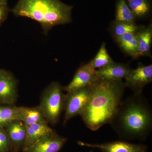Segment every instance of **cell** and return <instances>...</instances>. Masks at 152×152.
<instances>
[{
    "label": "cell",
    "instance_id": "obj_2",
    "mask_svg": "<svg viewBox=\"0 0 152 152\" xmlns=\"http://www.w3.org/2000/svg\"><path fill=\"white\" fill-rule=\"evenodd\" d=\"M121 139L144 141L152 129V109L142 92L123 101L110 123Z\"/></svg>",
    "mask_w": 152,
    "mask_h": 152
},
{
    "label": "cell",
    "instance_id": "obj_9",
    "mask_svg": "<svg viewBox=\"0 0 152 152\" xmlns=\"http://www.w3.org/2000/svg\"><path fill=\"white\" fill-rule=\"evenodd\" d=\"M67 139L56 132L45 136L22 152H58L64 146Z\"/></svg>",
    "mask_w": 152,
    "mask_h": 152
},
{
    "label": "cell",
    "instance_id": "obj_14",
    "mask_svg": "<svg viewBox=\"0 0 152 152\" xmlns=\"http://www.w3.org/2000/svg\"><path fill=\"white\" fill-rule=\"evenodd\" d=\"M115 40L120 48L128 56L133 59H138L140 57L136 33L125 34L116 38Z\"/></svg>",
    "mask_w": 152,
    "mask_h": 152
},
{
    "label": "cell",
    "instance_id": "obj_3",
    "mask_svg": "<svg viewBox=\"0 0 152 152\" xmlns=\"http://www.w3.org/2000/svg\"><path fill=\"white\" fill-rule=\"evenodd\" d=\"M72 9L60 0H19L12 12L38 22L47 34L55 26L70 23Z\"/></svg>",
    "mask_w": 152,
    "mask_h": 152
},
{
    "label": "cell",
    "instance_id": "obj_22",
    "mask_svg": "<svg viewBox=\"0 0 152 152\" xmlns=\"http://www.w3.org/2000/svg\"><path fill=\"white\" fill-rule=\"evenodd\" d=\"M11 152V145L4 128H0V152Z\"/></svg>",
    "mask_w": 152,
    "mask_h": 152
},
{
    "label": "cell",
    "instance_id": "obj_25",
    "mask_svg": "<svg viewBox=\"0 0 152 152\" xmlns=\"http://www.w3.org/2000/svg\"><path fill=\"white\" fill-rule=\"evenodd\" d=\"M5 71L2 70L0 69V78L1 77L3 73H4V72Z\"/></svg>",
    "mask_w": 152,
    "mask_h": 152
},
{
    "label": "cell",
    "instance_id": "obj_7",
    "mask_svg": "<svg viewBox=\"0 0 152 152\" xmlns=\"http://www.w3.org/2000/svg\"><path fill=\"white\" fill-rule=\"evenodd\" d=\"M96 70L90 61L83 65L76 71L70 83L63 87L64 91L70 92L90 86L99 79L96 75Z\"/></svg>",
    "mask_w": 152,
    "mask_h": 152
},
{
    "label": "cell",
    "instance_id": "obj_20",
    "mask_svg": "<svg viewBox=\"0 0 152 152\" xmlns=\"http://www.w3.org/2000/svg\"><path fill=\"white\" fill-rule=\"evenodd\" d=\"M136 20L135 17L127 4L126 0H117L115 20L126 23H135Z\"/></svg>",
    "mask_w": 152,
    "mask_h": 152
},
{
    "label": "cell",
    "instance_id": "obj_13",
    "mask_svg": "<svg viewBox=\"0 0 152 152\" xmlns=\"http://www.w3.org/2000/svg\"><path fill=\"white\" fill-rule=\"evenodd\" d=\"M26 137L22 151L26 150L45 136L55 131L47 121L37 123L26 126Z\"/></svg>",
    "mask_w": 152,
    "mask_h": 152
},
{
    "label": "cell",
    "instance_id": "obj_15",
    "mask_svg": "<svg viewBox=\"0 0 152 152\" xmlns=\"http://www.w3.org/2000/svg\"><path fill=\"white\" fill-rule=\"evenodd\" d=\"M19 120L26 126L46 121L39 106L34 107H19Z\"/></svg>",
    "mask_w": 152,
    "mask_h": 152
},
{
    "label": "cell",
    "instance_id": "obj_1",
    "mask_svg": "<svg viewBox=\"0 0 152 152\" xmlns=\"http://www.w3.org/2000/svg\"><path fill=\"white\" fill-rule=\"evenodd\" d=\"M90 86L88 102L80 115L87 127L96 131L110 122L123 101L126 87L123 80L100 79Z\"/></svg>",
    "mask_w": 152,
    "mask_h": 152
},
{
    "label": "cell",
    "instance_id": "obj_16",
    "mask_svg": "<svg viewBox=\"0 0 152 152\" xmlns=\"http://www.w3.org/2000/svg\"><path fill=\"white\" fill-rule=\"evenodd\" d=\"M137 38L139 53L141 56L151 58L152 42V24L143 26L138 32L136 33Z\"/></svg>",
    "mask_w": 152,
    "mask_h": 152
},
{
    "label": "cell",
    "instance_id": "obj_26",
    "mask_svg": "<svg viewBox=\"0 0 152 152\" xmlns=\"http://www.w3.org/2000/svg\"><path fill=\"white\" fill-rule=\"evenodd\" d=\"M90 152H93V151H90Z\"/></svg>",
    "mask_w": 152,
    "mask_h": 152
},
{
    "label": "cell",
    "instance_id": "obj_19",
    "mask_svg": "<svg viewBox=\"0 0 152 152\" xmlns=\"http://www.w3.org/2000/svg\"><path fill=\"white\" fill-rule=\"evenodd\" d=\"M19 107L15 104H0V128H4L12 121L19 120Z\"/></svg>",
    "mask_w": 152,
    "mask_h": 152
},
{
    "label": "cell",
    "instance_id": "obj_6",
    "mask_svg": "<svg viewBox=\"0 0 152 152\" xmlns=\"http://www.w3.org/2000/svg\"><path fill=\"white\" fill-rule=\"evenodd\" d=\"M127 88L134 93L142 92L144 87L152 82V65H145L139 63L137 67L132 69L129 76L125 79Z\"/></svg>",
    "mask_w": 152,
    "mask_h": 152
},
{
    "label": "cell",
    "instance_id": "obj_10",
    "mask_svg": "<svg viewBox=\"0 0 152 152\" xmlns=\"http://www.w3.org/2000/svg\"><path fill=\"white\" fill-rule=\"evenodd\" d=\"M11 145V152L22 151L26 137V126L22 121L14 120L4 127Z\"/></svg>",
    "mask_w": 152,
    "mask_h": 152
},
{
    "label": "cell",
    "instance_id": "obj_23",
    "mask_svg": "<svg viewBox=\"0 0 152 152\" xmlns=\"http://www.w3.org/2000/svg\"><path fill=\"white\" fill-rule=\"evenodd\" d=\"M7 11V4H0V23H1L6 16Z\"/></svg>",
    "mask_w": 152,
    "mask_h": 152
},
{
    "label": "cell",
    "instance_id": "obj_5",
    "mask_svg": "<svg viewBox=\"0 0 152 152\" xmlns=\"http://www.w3.org/2000/svg\"><path fill=\"white\" fill-rule=\"evenodd\" d=\"M90 93V86L67 93L65 99L64 124L72 118L80 115L83 111L88 102Z\"/></svg>",
    "mask_w": 152,
    "mask_h": 152
},
{
    "label": "cell",
    "instance_id": "obj_11",
    "mask_svg": "<svg viewBox=\"0 0 152 152\" xmlns=\"http://www.w3.org/2000/svg\"><path fill=\"white\" fill-rule=\"evenodd\" d=\"M18 96L16 80L12 75L4 71L0 78V104H15Z\"/></svg>",
    "mask_w": 152,
    "mask_h": 152
},
{
    "label": "cell",
    "instance_id": "obj_12",
    "mask_svg": "<svg viewBox=\"0 0 152 152\" xmlns=\"http://www.w3.org/2000/svg\"><path fill=\"white\" fill-rule=\"evenodd\" d=\"M132 69L128 64L115 62L100 69H96V75L99 79L107 80H120L125 79Z\"/></svg>",
    "mask_w": 152,
    "mask_h": 152
},
{
    "label": "cell",
    "instance_id": "obj_8",
    "mask_svg": "<svg viewBox=\"0 0 152 152\" xmlns=\"http://www.w3.org/2000/svg\"><path fill=\"white\" fill-rule=\"evenodd\" d=\"M82 146L97 148L102 152H147V147L142 144L131 143L125 141H117L102 144H91L79 142Z\"/></svg>",
    "mask_w": 152,
    "mask_h": 152
},
{
    "label": "cell",
    "instance_id": "obj_17",
    "mask_svg": "<svg viewBox=\"0 0 152 152\" xmlns=\"http://www.w3.org/2000/svg\"><path fill=\"white\" fill-rule=\"evenodd\" d=\"M129 8L137 19H144L149 16L152 6L150 0H126Z\"/></svg>",
    "mask_w": 152,
    "mask_h": 152
},
{
    "label": "cell",
    "instance_id": "obj_21",
    "mask_svg": "<svg viewBox=\"0 0 152 152\" xmlns=\"http://www.w3.org/2000/svg\"><path fill=\"white\" fill-rule=\"evenodd\" d=\"M113 60L109 55L106 44L103 42L97 53L91 61V64L95 69H100L113 62Z\"/></svg>",
    "mask_w": 152,
    "mask_h": 152
},
{
    "label": "cell",
    "instance_id": "obj_4",
    "mask_svg": "<svg viewBox=\"0 0 152 152\" xmlns=\"http://www.w3.org/2000/svg\"><path fill=\"white\" fill-rule=\"evenodd\" d=\"M63 87L58 82H53L45 89L40 98V107L46 121L55 126L59 121L64 109L66 95Z\"/></svg>",
    "mask_w": 152,
    "mask_h": 152
},
{
    "label": "cell",
    "instance_id": "obj_24",
    "mask_svg": "<svg viewBox=\"0 0 152 152\" xmlns=\"http://www.w3.org/2000/svg\"><path fill=\"white\" fill-rule=\"evenodd\" d=\"M0 4H7V0H0Z\"/></svg>",
    "mask_w": 152,
    "mask_h": 152
},
{
    "label": "cell",
    "instance_id": "obj_18",
    "mask_svg": "<svg viewBox=\"0 0 152 152\" xmlns=\"http://www.w3.org/2000/svg\"><path fill=\"white\" fill-rule=\"evenodd\" d=\"M143 26L138 25L136 23H126L114 20L110 25L111 33L114 39L129 33H137Z\"/></svg>",
    "mask_w": 152,
    "mask_h": 152
}]
</instances>
